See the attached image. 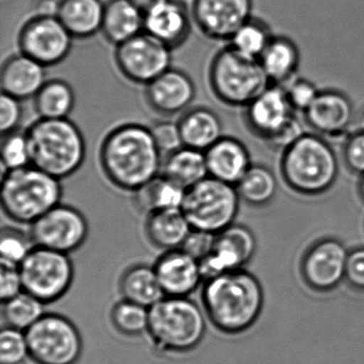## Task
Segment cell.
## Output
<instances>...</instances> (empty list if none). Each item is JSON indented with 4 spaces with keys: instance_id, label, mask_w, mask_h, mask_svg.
Here are the masks:
<instances>
[{
    "instance_id": "cell-1",
    "label": "cell",
    "mask_w": 364,
    "mask_h": 364,
    "mask_svg": "<svg viewBox=\"0 0 364 364\" xmlns=\"http://www.w3.org/2000/svg\"><path fill=\"white\" fill-rule=\"evenodd\" d=\"M161 154L151 127L125 123L105 136L99 157L102 171L114 187L135 193L161 173Z\"/></svg>"
},
{
    "instance_id": "cell-44",
    "label": "cell",
    "mask_w": 364,
    "mask_h": 364,
    "mask_svg": "<svg viewBox=\"0 0 364 364\" xmlns=\"http://www.w3.org/2000/svg\"><path fill=\"white\" fill-rule=\"evenodd\" d=\"M24 291L22 276L18 266L7 265L1 263L0 269V296L1 301L11 299Z\"/></svg>"
},
{
    "instance_id": "cell-14",
    "label": "cell",
    "mask_w": 364,
    "mask_h": 364,
    "mask_svg": "<svg viewBox=\"0 0 364 364\" xmlns=\"http://www.w3.org/2000/svg\"><path fill=\"white\" fill-rule=\"evenodd\" d=\"M88 233V221L84 214L73 206L61 203L31 223V229L35 246L67 255L80 249Z\"/></svg>"
},
{
    "instance_id": "cell-18",
    "label": "cell",
    "mask_w": 364,
    "mask_h": 364,
    "mask_svg": "<svg viewBox=\"0 0 364 364\" xmlns=\"http://www.w3.org/2000/svg\"><path fill=\"white\" fill-rule=\"evenodd\" d=\"M304 117L313 133L325 138L342 137L348 133L355 120L350 97L334 89L319 91Z\"/></svg>"
},
{
    "instance_id": "cell-32",
    "label": "cell",
    "mask_w": 364,
    "mask_h": 364,
    "mask_svg": "<svg viewBox=\"0 0 364 364\" xmlns=\"http://www.w3.org/2000/svg\"><path fill=\"white\" fill-rule=\"evenodd\" d=\"M75 93L69 82L50 80L33 97V106L39 119L69 118L75 107Z\"/></svg>"
},
{
    "instance_id": "cell-40",
    "label": "cell",
    "mask_w": 364,
    "mask_h": 364,
    "mask_svg": "<svg viewBox=\"0 0 364 364\" xmlns=\"http://www.w3.org/2000/svg\"><path fill=\"white\" fill-rule=\"evenodd\" d=\"M289 103L295 112L304 114L316 99L319 91L316 85L306 78L295 77L284 86Z\"/></svg>"
},
{
    "instance_id": "cell-22",
    "label": "cell",
    "mask_w": 364,
    "mask_h": 364,
    "mask_svg": "<svg viewBox=\"0 0 364 364\" xmlns=\"http://www.w3.org/2000/svg\"><path fill=\"white\" fill-rule=\"evenodd\" d=\"M208 176L236 185L252 166L248 148L242 140L223 136L205 151Z\"/></svg>"
},
{
    "instance_id": "cell-6",
    "label": "cell",
    "mask_w": 364,
    "mask_h": 364,
    "mask_svg": "<svg viewBox=\"0 0 364 364\" xmlns=\"http://www.w3.org/2000/svg\"><path fill=\"white\" fill-rule=\"evenodd\" d=\"M61 181L33 165L6 171L1 178V208L12 220L33 223L63 199Z\"/></svg>"
},
{
    "instance_id": "cell-2",
    "label": "cell",
    "mask_w": 364,
    "mask_h": 364,
    "mask_svg": "<svg viewBox=\"0 0 364 364\" xmlns=\"http://www.w3.org/2000/svg\"><path fill=\"white\" fill-rule=\"evenodd\" d=\"M201 298L210 323L227 334H240L250 329L264 306L261 282L244 268L206 280Z\"/></svg>"
},
{
    "instance_id": "cell-11",
    "label": "cell",
    "mask_w": 364,
    "mask_h": 364,
    "mask_svg": "<svg viewBox=\"0 0 364 364\" xmlns=\"http://www.w3.org/2000/svg\"><path fill=\"white\" fill-rule=\"evenodd\" d=\"M18 268L24 291L46 304L63 297L73 282L69 255L43 247H33Z\"/></svg>"
},
{
    "instance_id": "cell-12",
    "label": "cell",
    "mask_w": 364,
    "mask_h": 364,
    "mask_svg": "<svg viewBox=\"0 0 364 364\" xmlns=\"http://www.w3.org/2000/svg\"><path fill=\"white\" fill-rule=\"evenodd\" d=\"M114 60L127 80L146 86L172 68V48L142 31L116 46Z\"/></svg>"
},
{
    "instance_id": "cell-23",
    "label": "cell",
    "mask_w": 364,
    "mask_h": 364,
    "mask_svg": "<svg viewBox=\"0 0 364 364\" xmlns=\"http://www.w3.org/2000/svg\"><path fill=\"white\" fill-rule=\"evenodd\" d=\"M46 82V68L22 53L8 58L1 68L3 93L20 101L33 99Z\"/></svg>"
},
{
    "instance_id": "cell-19",
    "label": "cell",
    "mask_w": 364,
    "mask_h": 364,
    "mask_svg": "<svg viewBox=\"0 0 364 364\" xmlns=\"http://www.w3.org/2000/svg\"><path fill=\"white\" fill-rule=\"evenodd\" d=\"M197 89L188 74L170 68L146 86V101L151 109L163 116H176L188 110Z\"/></svg>"
},
{
    "instance_id": "cell-24",
    "label": "cell",
    "mask_w": 364,
    "mask_h": 364,
    "mask_svg": "<svg viewBox=\"0 0 364 364\" xmlns=\"http://www.w3.org/2000/svg\"><path fill=\"white\" fill-rule=\"evenodd\" d=\"M103 0H58L56 16L74 39H89L101 33Z\"/></svg>"
},
{
    "instance_id": "cell-21",
    "label": "cell",
    "mask_w": 364,
    "mask_h": 364,
    "mask_svg": "<svg viewBox=\"0 0 364 364\" xmlns=\"http://www.w3.org/2000/svg\"><path fill=\"white\" fill-rule=\"evenodd\" d=\"M193 21L184 3L164 0L144 14V31L173 50L188 39Z\"/></svg>"
},
{
    "instance_id": "cell-27",
    "label": "cell",
    "mask_w": 364,
    "mask_h": 364,
    "mask_svg": "<svg viewBox=\"0 0 364 364\" xmlns=\"http://www.w3.org/2000/svg\"><path fill=\"white\" fill-rule=\"evenodd\" d=\"M259 61L270 84L284 87L297 77L299 48L289 38L274 36Z\"/></svg>"
},
{
    "instance_id": "cell-31",
    "label": "cell",
    "mask_w": 364,
    "mask_h": 364,
    "mask_svg": "<svg viewBox=\"0 0 364 364\" xmlns=\"http://www.w3.org/2000/svg\"><path fill=\"white\" fill-rule=\"evenodd\" d=\"M186 189L159 174L134 193V200L140 210L146 214L161 210L182 208Z\"/></svg>"
},
{
    "instance_id": "cell-28",
    "label": "cell",
    "mask_w": 364,
    "mask_h": 364,
    "mask_svg": "<svg viewBox=\"0 0 364 364\" xmlns=\"http://www.w3.org/2000/svg\"><path fill=\"white\" fill-rule=\"evenodd\" d=\"M191 230L182 208L150 213L146 221L149 240L155 247L166 251L180 249Z\"/></svg>"
},
{
    "instance_id": "cell-41",
    "label": "cell",
    "mask_w": 364,
    "mask_h": 364,
    "mask_svg": "<svg viewBox=\"0 0 364 364\" xmlns=\"http://www.w3.org/2000/svg\"><path fill=\"white\" fill-rule=\"evenodd\" d=\"M342 159L347 169L357 176L364 174V131L355 129L345 138Z\"/></svg>"
},
{
    "instance_id": "cell-47",
    "label": "cell",
    "mask_w": 364,
    "mask_h": 364,
    "mask_svg": "<svg viewBox=\"0 0 364 364\" xmlns=\"http://www.w3.org/2000/svg\"><path fill=\"white\" fill-rule=\"evenodd\" d=\"M140 10L146 14L149 10L152 9L155 6L161 4L164 0H132Z\"/></svg>"
},
{
    "instance_id": "cell-33",
    "label": "cell",
    "mask_w": 364,
    "mask_h": 364,
    "mask_svg": "<svg viewBox=\"0 0 364 364\" xmlns=\"http://www.w3.org/2000/svg\"><path fill=\"white\" fill-rule=\"evenodd\" d=\"M276 174L267 166L252 164L244 178L236 185L240 200L255 208L268 205L278 193Z\"/></svg>"
},
{
    "instance_id": "cell-45",
    "label": "cell",
    "mask_w": 364,
    "mask_h": 364,
    "mask_svg": "<svg viewBox=\"0 0 364 364\" xmlns=\"http://www.w3.org/2000/svg\"><path fill=\"white\" fill-rule=\"evenodd\" d=\"M345 281L351 289L364 291V248L349 251L347 259Z\"/></svg>"
},
{
    "instance_id": "cell-25",
    "label": "cell",
    "mask_w": 364,
    "mask_h": 364,
    "mask_svg": "<svg viewBox=\"0 0 364 364\" xmlns=\"http://www.w3.org/2000/svg\"><path fill=\"white\" fill-rule=\"evenodd\" d=\"M144 31V12L132 0H108L105 3L101 33L114 46Z\"/></svg>"
},
{
    "instance_id": "cell-49",
    "label": "cell",
    "mask_w": 364,
    "mask_h": 364,
    "mask_svg": "<svg viewBox=\"0 0 364 364\" xmlns=\"http://www.w3.org/2000/svg\"><path fill=\"white\" fill-rule=\"evenodd\" d=\"M355 129H360V131H364V109L362 110L360 116L358 117L355 120Z\"/></svg>"
},
{
    "instance_id": "cell-46",
    "label": "cell",
    "mask_w": 364,
    "mask_h": 364,
    "mask_svg": "<svg viewBox=\"0 0 364 364\" xmlns=\"http://www.w3.org/2000/svg\"><path fill=\"white\" fill-rule=\"evenodd\" d=\"M215 235L216 234L193 229L181 249L186 251L198 261H201L212 250Z\"/></svg>"
},
{
    "instance_id": "cell-17",
    "label": "cell",
    "mask_w": 364,
    "mask_h": 364,
    "mask_svg": "<svg viewBox=\"0 0 364 364\" xmlns=\"http://www.w3.org/2000/svg\"><path fill=\"white\" fill-rule=\"evenodd\" d=\"M349 251L336 238H323L304 253L301 274L313 291H331L345 281Z\"/></svg>"
},
{
    "instance_id": "cell-42",
    "label": "cell",
    "mask_w": 364,
    "mask_h": 364,
    "mask_svg": "<svg viewBox=\"0 0 364 364\" xmlns=\"http://www.w3.org/2000/svg\"><path fill=\"white\" fill-rule=\"evenodd\" d=\"M153 137L161 153L172 152L183 146L182 137H181L180 127L178 122L173 121H161L155 123L152 127Z\"/></svg>"
},
{
    "instance_id": "cell-30",
    "label": "cell",
    "mask_w": 364,
    "mask_h": 364,
    "mask_svg": "<svg viewBox=\"0 0 364 364\" xmlns=\"http://www.w3.org/2000/svg\"><path fill=\"white\" fill-rule=\"evenodd\" d=\"M123 299L151 308L165 297L154 267L135 265L125 270L120 280Z\"/></svg>"
},
{
    "instance_id": "cell-29",
    "label": "cell",
    "mask_w": 364,
    "mask_h": 364,
    "mask_svg": "<svg viewBox=\"0 0 364 364\" xmlns=\"http://www.w3.org/2000/svg\"><path fill=\"white\" fill-rule=\"evenodd\" d=\"M161 174L187 191L208 176L205 152L181 146L166 155Z\"/></svg>"
},
{
    "instance_id": "cell-5",
    "label": "cell",
    "mask_w": 364,
    "mask_h": 364,
    "mask_svg": "<svg viewBox=\"0 0 364 364\" xmlns=\"http://www.w3.org/2000/svg\"><path fill=\"white\" fill-rule=\"evenodd\" d=\"M146 332L159 353H188L197 348L205 336V317L188 297L165 296L149 308Z\"/></svg>"
},
{
    "instance_id": "cell-38",
    "label": "cell",
    "mask_w": 364,
    "mask_h": 364,
    "mask_svg": "<svg viewBox=\"0 0 364 364\" xmlns=\"http://www.w3.org/2000/svg\"><path fill=\"white\" fill-rule=\"evenodd\" d=\"M33 247L31 234L26 235L20 230L4 228L0 237V262L18 267Z\"/></svg>"
},
{
    "instance_id": "cell-39",
    "label": "cell",
    "mask_w": 364,
    "mask_h": 364,
    "mask_svg": "<svg viewBox=\"0 0 364 364\" xmlns=\"http://www.w3.org/2000/svg\"><path fill=\"white\" fill-rule=\"evenodd\" d=\"M29 357L26 333L16 328H4L0 334V363L21 364Z\"/></svg>"
},
{
    "instance_id": "cell-7",
    "label": "cell",
    "mask_w": 364,
    "mask_h": 364,
    "mask_svg": "<svg viewBox=\"0 0 364 364\" xmlns=\"http://www.w3.org/2000/svg\"><path fill=\"white\" fill-rule=\"evenodd\" d=\"M208 82L219 102L230 107L246 108L270 86L259 59L240 54L228 44L208 69Z\"/></svg>"
},
{
    "instance_id": "cell-48",
    "label": "cell",
    "mask_w": 364,
    "mask_h": 364,
    "mask_svg": "<svg viewBox=\"0 0 364 364\" xmlns=\"http://www.w3.org/2000/svg\"><path fill=\"white\" fill-rule=\"evenodd\" d=\"M358 195L364 203V174L360 176L359 182H358Z\"/></svg>"
},
{
    "instance_id": "cell-15",
    "label": "cell",
    "mask_w": 364,
    "mask_h": 364,
    "mask_svg": "<svg viewBox=\"0 0 364 364\" xmlns=\"http://www.w3.org/2000/svg\"><path fill=\"white\" fill-rule=\"evenodd\" d=\"M257 247V238L246 225L233 223L219 232L210 252L199 261L203 280L242 269L252 259Z\"/></svg>"
},
{
    "instance_id": "cell-35",
    "label": "cell",
    "mask_w": 364,
    "mask_h": 364,
    "mask_svg": "<svg viewBox=\"0 0 364 364\" xmlns=\"http://www.w3.org/2000/svg\"><path fill=\"white\" fill-rule=\"evenodd\" d=\"M3 304L8 326L22 331H27L46 314V304L25 291Z\"/></svg>"
},
{
    "instance_id": "cell-16",
    "label": "cell",
    "mask_w": 364,
    "mask_h": 364,
    "mask_svg": "<svg viewBox=\"0 0 364 364\" xmlns=\"http://www.w3.org/2000/svg\"><path fill=\"white\" fill-rule=\"evenodd\" d=\"M253 0H193L191 16L204 37L229 42L253 18Z\"/></svg>"
},
{
    "instance_id": "cell-13",
    "label": "cell",
    "mask_w": 364,
    "mask_h": 364,
    "mask_svg": "<svg viewBox=\"0 0 364 364\" xmlns=\"http://www.w3.org/2000/svg\"><path fill=\"white\" fill-rule=\"evenodd\" d=\"M73 40L56 16H35L21 28L18 46L20 53L48 68L69 57Z\"/></svg>"
},
{
    "instance_id": "cell-20",
    "label": "cell",
    "mask_w": 364,
    "mask_h": 364,
    "mask_svg": "<svg viewBox=\"0 0 364 364\" xmlns=\"http://www.w3.org/2000/svg\"><path fill=\"white\" fill-rule=\"evenodd\" d=\"M153 267L169 297H188L203 280L199 261L181 248L166 251Z\"/></svg>"
},
{
    "instance_id": "cell-4",
    "label": "cell",
    "mask_w": 364,
    "mask_h": 364,
    "mask_svg": "<svg viewBox=\"0 0 364 364\" xmlns=\"http://www.w3.org/2000/svg\"><path fill=\"white\" fill-rule=\"evenodd\" d=\"M31 165L65 180L84 165L87 144L75 122L65 119H38L26 131Z\"/></svg>"
},
{
    "instance_id": "cell-26",
    "label": "cell",
    "mask_w": 364,
    "mask_h": 364,
    "mask_svg": "<svg viewBox=\"0 0 364 364\" xmlns=\"http://www.w3.org/2000/svg\"><path fill=\"white\" fill-rule=\"evenodd\" d=\"M183 146L205 152L223 136V124L214 110L196 107L178 121Z\"/></svg>"
},
{
    "instance_id": "cell-3",
    "label": "cell",
    "mask_w": 364,
    "mask_h": 364,
    "mask_svg": "<svg viewBox=\"0 0 364 364\" xmlns=\"http://www.w3.org/2000/svg\"><path fill=\"white\" fill-rule=\"evenodd\" d=\"M280 171L289 189L316 197L329 191L340 174L338 155L323 136L304 133L281 155Z\"/></svg>"
},
{
    "instance_id": "cell-9",
    "label": "cell",
    "mask_w": 364,
    "mask_h": 364,
    "mask_svg": "<svg viewBox=\"0 0 364 364\" xmlns=\"http://www.w3.org/2000/svg\"><path fill=\"white\" fill-rule=\"evenodd\" d=\"M240 202L236 186L208 176L187 189L182 210L191 229L217 234L235 223Z\"/></svg>"
},
{
    "instance_id": "cell-43",
    "label": "cell",
    "mask_w": 364,
    "mask_h": 364,
    "mask_svg": "<svg viewBox=\"0 0 364 364\" xmlns=\"http://www.w3.org/2000/svg\"><path fill=\"white\" fill-rule=\"evenodd\" d=\"M23 119L22 101L1 93L0 97V131L3 135L16 131Z\"/></svg>"
},
{
    "instance_id": "cell-37",
    "label": "cell",
    "mask_w": 364,
    "mask_h": 364,
    "mask_svg": "<svg viewBox=\"0 0 364 364\" xmlns=\"http://www.w3.org/2000/svg\"><path fill=\"white\" fill-rule=\"evenodd\" d=\"M1 163L6 171L31 165V146L26 132L16 131L3 135Z\"/></svg>"
},
{
    "instance_id": "cell-8",
    "label": "cell",
    "mask_w": 364,
    "mask_h": 364,
    "mask_svg": "<svg viewBox=\"0 0 364 364\" xmlns=\"http://www.w3.org/2000/svg\"><path fill=\"white\" fill-rule=\"evenodd\" d=\"M245 121L253 135L281 152L306 133L284 87L277 85H270L245 108Z\"/></svg>"
},
{
    "instance_id": "cell-10",
    "label": "cell",
    "mask_w": 364,
    "mask_h": 364,
    "mask_svg": "<svg viewBox=\"0 0 364 364\" xmlns=\"http://www.w3.org/2000/svg\"><path fill=\"white\" fill-rule=\"evenodd\" d=\"M25 333L29 357L37 364H76L82 355V336L63 315L46 313Z\"/></svg>"
},
{
    "instance_id": "cell-34",
    "label": "cell",
    "mask_w": 364,
    "mask_h": 364,
    "mask_svg": "<svg viewBox=\"0 0 364 364\" xmlns=\"http://www.w3.org/2000/svg\"><path fill=\"white\" fill-rule=\"evenodd\" d=\"M272 38L267 23L253 16L232 36L229 46L245 56L259 59Z\"/></svg>"
},
{
    "instance_id": "cell-36",
    "label": "cell",
    "mask_w": 364,
    "mask_h": 364,
    "mask_svg": "<svg viewBox=\"0 0 364 364\" xmlns=\"http://www.w3.org/2000/svg\"><path fill=\"white\" fill-rule=\"evenodd\" d=\"M110 317L114 328L124 336H140L148 330L149 309L135 302L125 299L118 302Z\"/></svg>"
}]
</instances>
